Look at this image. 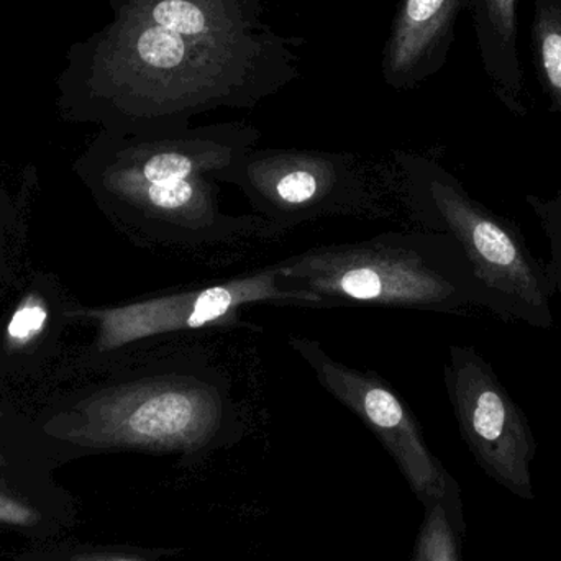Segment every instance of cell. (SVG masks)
Listing matches in <instances>:
<instances>
[{
    "label": "cell",
    "instance_id": "obj_10",
    "mask_svg": "<svg viewBox=\"0 0 561 561\" xmlns=\"http://www.w3.org/2000/svg\"><path fill=\"white\" fill-rule=\"evenodd\" d=\"M461 0H402L385 46L382 78L404 91L440 68Z\"/></svg>",
    "mask_w": 561,
    "mask_h": 561
},
{
    "label": "cell",
    "instance_id": "obj_15",
    "mask_svg": "<svg viewBox=\"0 0 561 561\" xmlns=\"http://www.w3.org/2000/svg\"><path fill=\"white\" fill-rule=\"evenodd\" d=\"M46 320H48V310L42 300L36 297L23 300L7 325L10 343L13 346H23L33 342L45 329Z\"/></svg>",
    "mask_w": 561,
    "mask_h": 561
},
{
    "label": "cell",
    "instance_id": "obj_12",
    "mask_svg": "<svg viewBox=\"0 0 561 561\" xmlns=\"http://www.w3.org/2000/svg\"><path fill=\"white\" fill-rule=\"evenodd\" d=\"M463 530L460 491L435 501L425 507L411 561H461Z\"/></svg>",
    "mask_w": 561,
    "mask_h": 561
},
{
    "label": "cell",
    "instance_id": "obj_8",
    "mask_svg": "<svg viewBox=\"0 0 561 561\" xmlns=\"http://www.w3.org/2000/svg\"><path fill=\"white\" fill-rule=\"evenodd\" d=\"M287 345L309 366L317 382L373 432L422 506L460 491L454 477L432 454L404 399L378 373L340 362L309 336L290 335Z\"/></svg>",
    "mask_w": 561,
    "mask_h": 561
},
{
    "label": "cell",
    "instance_id": "obj_9",
    "mask_svg": "<svg viewBox=\"0 0 561 561\" xmlns=\"http://www.w3.org/2000/svg\"><path fill=\"white\" fill-rule=\"evenodd\" d=\"M444 381L461 437L481 470L517 496L533 500L530 463L537 440L493 366L473 346L451 345Z\"/></svg>",
    "mask_w": 561,
    "mask_h": 561
},
{
    "label": "cell",
    "instance_id": "obj_2",
    "mask_svg": "<svg viewBox=\"0 0 561 561\" xmlns=\"http://www.w3.org/2000/svg\"><path fill=\"white\" fill-rule=\"evenodd\" d=\"M262 134L247 122L125 134L102 158L98 184L140 242L174 255H239L275 242L255 214L222 210L220 174Z\"/></svg>",
    "mask_w": 561,
    "mask_h": 561
},
{
    "label": "cell",
    "instance_id": "obj_13",
    "mask_svg": "<svg viewBox=\"0 0 561 561\" xmlns=\"http://www.w3.org/2000/svg\"><path fill=\"white\" fill-rule=\"evenodd\" d=\"M534 55L552 108L561 115V9L542 2L534 23Z\"/></svg>",
    "mask_w": 561,
    "mask_h": 561
},
{
    "label": "cell",
    "instance_id": "obj_5",
    "mask_svg": "<svg viewBox=\"0 0 561 561\" xmlns=\"http://www.w3.org/2000/svg\"><path fill=\"white\" fill-rule=\"evenodd\" d=\"M392 164L402 213L415 229L444 233L460 247L490 312L536 329L553 327L556 289L517 224L474 199L438 161L394 151Z\"/></svg>",
    "mask_w": 561,
    "mask_h": 561
},
{
    "label": "cell",
    "instance_id": "obj_6",
    "mask_svg": "<svg viewBox=\"0 0 561 561\" xmlns=\"http://www.w3.org/2000/svg\"><path fill=\"white\" fill-rule=\"evenodd\" d=\"M220 183L239 187L275 242L329 217L392 219L401 210L394 164L346 151L252 148Z\"/></svg>",
    "mask_w": 561,
    "mask_h": 561
},
{
    "label": "cell",
    "instance_id": "obj_3",
    "mask_svg": "<svg viewBox=\"0 0 561 561\" xmlns=\"http://www.w3.org/2000/svg\"><path fill=\"white\" fill-rule=\"evenodd\" d=\"M245 427L229 371L201 350H173L79 402L53 434L95 451L204 458L237 444Z\"/></svg>",
    "mask_w": 561,
    "mask_h": 561
},
{
    "label": "cell",
    "instance_id": "obj_4",
    "mask_svg": "<svg viewBox=\"0 0 561 561\" xmlns=\"http://www.w3.org/2000/svg\"><path fill=\"white\" fill-rule=\"evenodd\" d=\"M279 265L289 289L313 294L325 309L362 304L437 313L490 310L470 263L444 233H379L358 242L313 247Z\"/></svg>",
    "mask_w": 561,
    "mask_h": 561
},
{
    "label": "cell",
    "instance_id": "obj_11",
    "mask_svg": "<svg viewBox=\"0 0 561 561\" xmlns=\"http://www.w3.org/2000/svg\"><path fill=\"white\" fill-rule=\"evenodd\" d=\"M484 65L504 104L526 114L520 102L523 75L516 48V0H471Z\"/></svg>",
    "mask_w": 561,
    "mask_h": 561
},
{
    "label": "cell",
    "instance_id": "obj_14",
    "mask_svg": "<svg viewBox=\"0 0 561 561\" xmlns=\"http://www.w3.org/2000/svg\"><path fill=\"white\" fill-rule=\"evenodd\" d=\"M527 204L536 214L549 240L550 262L546 265L547 275L556 293L561 294V191L550 199L529 194Z\"/></svg>",
    "mask_w": 561,
    "mask_h": 561
},
{
    "label": "cell",
    "instance_id": "obj_17",
    "mask_svg": "<svg viewBox=\"0 0 561 561\" xmlns=\"http://www.w3.org/2000/svg\"><path fill=\"white\" fill-rule=\"evenodd\" d=\"M68 561H151L137 556L118 552H82L76 553Z\"/></svg>",
    "mask_w": 561,
    "mask_h": 561
},
{
    "label": "cell",
    "instance_id": "obj_7",
    "mask_svg": "<svg viewBox=\"0 0 561 561\" xmlns=\"http://www.w3.org/2000/svg\"><path fill=\"white\" fill-rule=\"evenodd\" d=\"M259 304L325 309L313 294L289 289L278 262L219 283L176 287L122 306L89 309L85 317L98 327V352L111 353L164 336L243 327V310Z\"/></svg>",
    "mask_w": 561,
    "mask_h": 561
},
{
    "label": "cell",
    "instance_id": "obj_1",
    "mask_svg": "<svg viewBox=\"0 0 561 561\" xmlns=\"http://www.w3.org/2000/svg\"><path fill=\"white\" fill-rule=\"evenodd\" d=\"M270 0H118L91 88L125 134L168 131L219 108H255L299 76L297 39Z\"/></svg>",
    "mask_w": 561,
    "mask_h": 561
},
{
    "label": "cell",
    "instance_id": "obj_16",
    "mask_svg": "<svg viewBox=\"0 0 561 561\" xmlns=\"http://www.w3.org/2000/svg\"><path fill=\"white\" fill-rule=\"evenodd\" d=\"M42 523L35 507L26 504L9 491L0 490V524L15 527H33Z\"/></svg>",
    "mask_w": 561,
    "mask_h": 561
}]
</instances>
